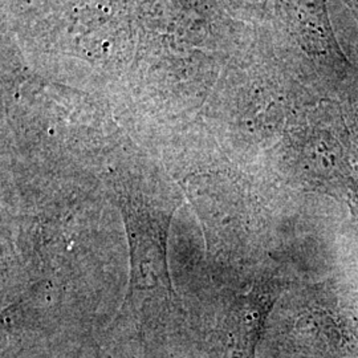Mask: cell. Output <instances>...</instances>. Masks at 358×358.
<instances>
[{
	"mask_svg": "<svg viewBox=\"0 0 358 358\" xmlns=\"http://www.w3.org/2000/svg\"><path fill=\"white\" fill-rule=\"evenodd\" d=\"M115 195L128 238L125 306L145 309L173 304L177 294L169 272L167 241L178 205L136 190L117 189Z\"/></svg>",
	"mask_w": 358,
	"mask_h": 358,
	"instance_id": "cell-1",
	"label": "cell"
},
{
	"mask_svg": "<svg viewBox=\"0 0 358 358\" xmlns=\"http://www.w3.org/2000/svg\"><path fill=\"white\" fill-rule=\"evenodd\" d=\"M357 6H358V0H357Z\"/></svg>",
	"mask_w": 358,
	"mask_h": 358,
	"instance_id": "cell-2",
	"label": "cell"
}]
</instances>
